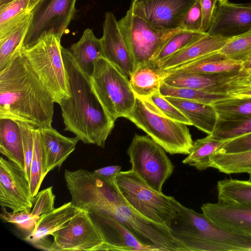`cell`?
I'll use <instances>...</instances> for the list:
<instances>
[{
  "instance_id": "6da1fadb",
  "label": "cell",
  "mask_w": 251,
  "mask_h": 251,
  "mask_svg": "<svg viewBox=\"0 0 251 251\" xmlns=\"http://www.w3.org/2000/svg\"><path fill=\"white\" fill-rule=\"evenodd\" d=\"M54 102L22 50L0 71V118L51 126Z\"/></svg>"
},
{
  "instance_id": "7a4b0ae2",
  "label": "cell",
  "mask_w": 251,
  "mask_h": 251,
  "mask_svg": "<svg viewBox=\"0 0 251 251\" xmlns=\"http://www.w3.org/2000/svg\"><path fill=\"white\" fill-rule=\"evenodd\" d=\"M62 53L70 95L58 103L64 130L75 134L85 144L103 148L115 121L94 93L90 76L76 64L68 49L62 47Z\"/></svg>"
},
{
  "instance_id": "3957f363",
  "label": "cell",
  "mask_w": 251,
  "mask_h": 251,
  "mask_svg": "<svg viewBox=\"0 0 251 251\" xmlns=\"http://www.w3.org/2000/svg\"><path fill=\"white\" fill-rule=\"evenodd\" d=\"M89 213L109 216L123 224L142 244L156 251H187L170 228L145 217L124 199L116 181L106 182L92 201Z\"/></svg>"
},
{
  "instance_id": "277c9868",
  "label": "cell",
  "mask_w": 251,
  "mask_h": 251,
  "mask_svg": "<svg viewBox=\"0 0 251 251\" xmlns=\"http://www.w3.org/2000/svg\"><path fill=\"white\" fill-rule=\"evenodd\" d=\"M169 228L188 251H251V236L223 227L179 202Z\"/></svg>"
},
{
  "instance_id": "5b68a950",
  "label": "cell",
  "mask_w": 251,
  "mask_h": 251,
  "mask_svg": "<svg viewBox=\"0 0 251 251\" xmlns=\"http://www.w3.org/2000/svg\"><path fill=\"white\" fill-rule=\"evenodd\" d=\"M136 97L134 106L126 118L168 153L188 154L193 141L187 125L167 117L149 99Z\"/></svg>"
},
{
  "instance_id": "8992f818",
  "label": "cell",
  "mask_w": 251,
  "mask_h": 251,
  "mask_svg": "<svg viewBox=\"0 0 251 251\" xmlns=\"http://www.w3.org/2000/svg\"><path fill=\"white\" fill-rule=\"evenodd\" d=\"M60 39L50 34L22 49L32 70L58 104L70 96Z\"/></svg>"
},
{
  "instance_id": "52a82bcc",
  "label": "cell",
  "mask_w": 251,
  "mask_h": 251,
  "mask_svg": "<svg viewBox=\"0 0 251 251\" xmlns=\"http://www.w3.org/2000/svg\"><path fill=\"white\" fill-rule=\"evenodd\" d=\"M116 184L128 204L137 212L169 228L178 211V201L159 192L145 183L131 170L120 171Z\"/></svg>"
},
{
  "instance_id": "ba28073f",
  "label": "cell",
  "mask_w": 251,
  "mask_h": 251,
  "mask_svg": "<svg viewBox=\"0 0 251 251\" xmlns=\"http://www.w3.org/2000/svg\"><path fill=\"white\" fill-rule=\"evenodd\" d=\"M90 78L94 93L109 115L114 121L126 118L136 98L129 80L105 57L95 62Z\"/></svg>"
},
{
  "instance_id": "9c48e42d",
  "label": "cell",
  "mask_w": 251,
  "mask_h": 251,
  "mask_svg": "<svg viewBox=\"0 0 251 251\" xmlns=\"http://www.w3.org/2000/svg\"><path fill=\"white\" fill-rule=\"evenodd\" d=\"M164 149L149 136L135 135L127 150L131 170L155 190L172 175L174 166Z\"/></svg>"
},
{
  "instance_id": "30bf717a",
  "label": "cell",
  "mask_w": 251,
  "mask_h": 251,
  "mask_svg": "<svg viewBox=\"0 0 251 251\" xmlns=\"http://www.w3.org/2000/svg\"><path fill=\"white\" fill-rule=\"evenodd\" d=\"M118 25L132 55L134 69L152 62L167 41L180 29L160 30L128 10Z\"/></svg>"
},
{
  "instance_id": "8fae6325",
  "label": "cell",
  "mask_w": 251,
  "mask_h": 251,
  "mask_svg": "<svg viewBox=\"0 0 251 251\" xmlns=\"http://www.w3.org/2000/svg\"><path fill=\"white\" fill-rule=\"evenodd\" d=\"M76 1V0H42L33 10L24 47L32 46L50 34L61 38L74 17Z\"/></svg>"
},
{
  "instance_id": "7c38bea8",
  "label": "cell",
  "mask_w": 251,
  "mask_h": 251,
  "mask_svg": "<svg viewBox=\"0 0 251 251\" xmlns=\"http://www.w3.org/2000/svg\"><path fill=\"white\" fill-rule=\"evenodd\" d=\"M47 251H100L103 240L88 213L82 210L62 228L53 232Z\"/></svg>"
},
{
  "instance_id": "4fadbf2b",
  "label": "cell",
  "mask_w": 251,
  "mask_h": 251,
  "mask_svg": "<svg viewBox=\"0 0 251 251\" xmlns=\"http://www.w3.org/2000/svg\"><path fill=\"white\" fill-rule=\"evenodd\" d=\"M197 0H132L128 10L160 30L179 28Z\"/></svg>"
},
{
  "instance_id": "5bb4252c",
  "label": "cell",
  "mask_w": 251,
  "mask_h": 251,
  "mask_svg": "<svg viewBox=\"0 0 251 251\" xmlns=\"http://www.w3.org/2000/svg\"><path fill=\"white\" fill-rule=\"evenodd\" d=\"M32 199L25 172L17 165L0 158V205L13 213L31 212Z\"/></svg>"
},
{
  "instance_id": "9a60e30c",
  "label": "cell",
  "mask_w": 251,
  "mask_h": 251,
  "mask_svg": "<svg viewBox=\"0 0 251 251\" xmlns=\"http://www.w3.org/2000/svg\"><path fill=\"white\" fill-rule=\"evenodd\" d=\"M100 40L105 58L129 80L134 69V61L119 28L118 21L111 12L105 14Z\"/></svg>"
},
{
  "instance_id": "2e32d148",
  "label": "cell",
  "mask_w": 251,
  "mask_h": 251,
  "mask_svg": "<svg viewBox=\"0 0 251 251\" xmlns=\"http://www.w3.org/2000/svg\"><path fill=\"white\" fill-rule=\"evenodd\" d=\"M251 30V3H219L208 35L232 38Z\"/></svg>"
},
{
  "instance_id": "e0dca14e",
  "label": "cell",
  "mask_w": 251,
  "mask_h": 251,
  "mask_svg": "<svg viewBox=\"0 0 251 251\" xmlns=\"http://www.w3.org/2000/svg\"><path fill=\"white\" fill-rule=\"evenodd\" d=\"M88 214L103 240L100 251H156L140 243L123 224L113 217L100 213Z\"/></svg>"
},
{
  "instance_id": "ac0fdd59",
  "label": "cell",
  "mask_w": 251,
  "mask_h": 251,
  "mask_svg": "<svg viewBox=\"0 0 251 251\" xmlns=\"http://www.w3.org/2000/svg\"><path fill=\"white\" fill-rule=\"evenodd\" d=\"M162 81L168 85L211 93H227L229 83L242 74L235 75H208L181 70L161 71Z\"/></svg>"
},
{
  "instance_id": "d6986e66",
  "label": "cell",
  "mask_w": 251,
  "mask_h": 251,
  "mask_svg": "<svg viewBox=\"0 0 251 251\" xmlns=\"http://www.w3.org/2000/svg\"><path fill=\"white\" fill-rule=\"evenodd\" d=\"M202 213L215 223L226 228L251 236V205L225 203H206Z\"/></svg>"
},
{
  "instance_id": "ffe728a7",
  "label": "cell",
  "mask_w": 251,
  "mask_h": 251,
  "mask_svg": "<svg viewBox=\"0 0 251 251\" xmlns=\"http://www.w3.org/2000/svg\"><path fill=\"white\" fill-rule=\"evenodd\" d=\"M33 12L15 18L0 27V71H2L24 48L25 40L32 19Z\"/></svg>"
},
{
  "instance_id": "44dd1931",
  "label": "cell",
  "mask_w": 251,
  "mask_h": 251,
  "mask_svg": "<svg viewBox=\"0 0 251 251\" xmlns=\"http://www.w3.org/2000/svg\"><path fill=\"white\" fill-rule=\"evenodd\" d=\"M44 155L45 173L58 168L74 151L80 140L77 136L68 137L51 126L40 128Z\"/></svg>"
},
{
  "instance_id": "7402d4cb",
  "label": "cell",
  "mask_w": 251,
  "mask_h": 251,
  "mask_svg": "<svg viewBox=\"0 0 251 251\" xmlns=\"http://www.w3.org/2000/svg\"><path fill=\"white\" fill-rule=\"evenodd\" d=\"M82 210L75 206L71 201L54 208L52 211L41 216L25 238L27 242L37 247L47 240L46 237L65 226Z\"/></svg>"
},
{
  "instance_id": "603a6c76",
  "label": "cell",
  "mask_w": 251,
  "mask_h": 251,
  "mask_svg": "<svg viewBox=\"0 0 251 251\" xmlns=\"http://www.w3.org/2000/svg\"><path fill=\"white\" fill-rule=\"evenodd\" d=\"M231 38L207 33L187 47L163 61L158 67L161 71L175 69L208 53L220 50Z\"/></svg>"
},
{
  "instance_id": "cb8c5ba5",
  "label": "cell",
  "mask_w": 251,
  "mask_h": 251,
  "mask_svg": "<svg viewBox=\"0 0 251 251\" xmlns=\"http://www.w3.org/2000/svg\"><path fill=\"white\" fill-rule=\"evenodd\" d=\"M243 70V63L229 58L219 50L205 54L170 70H181L208 75H235L241 74Z\"/></svg>"
},
{
  "instance_id": "d4e9b609",
  "label": "cell",
  "mask_w": 251,
  "mask_h": 251,
  "mask_svg": "<svg viewBox=\"0 0 251 251\" xmlns=\"http://www.w3.org/2000/svg\"><path fill=\"white\" fill-rule=\"evenodd\" d=\"M191 122L192 126L211 134L217 122V115L212 104H204L172 97H165Z\"/></svg>"
},
{
  "instance_id": "484cf974",
  "label": "cell",
  "mask_w": 251,
  "mask_h": 251,
  "mask_svg": "<svg viewBox=\"0 0 251 251\" xmlns=\"http://www.w3.org/2000/svg\"><path fill=\"white\" fill-rule=\"evenodd\" d=\"M68 49L76 64L89 76L95 62L105 57L100 39L97 38L90 28L85 29L79 40Z\"/></svg>"
},
{
  "instance_id": "4316f807",
  "label": "cell",
  "mask_w": 251,
  "mask_h": 251,
  "mask_svg": "<svg viewBox=\"0 0 251 251\" xmlns=\"http://www.w3.org/2000/svg\"><path fill=\"white\" fill-rule=\"evenodd\" d=\"M0 152L25 171L23 138L17 121L9 118H0Z\"/></svg>"
},
{
  "instance_id": "83f0119b",
  "label": "cell",
  "mask_w": 251,
  "mask_h": 251,
  "mask_svg": "<svg viewBox=\"0 0 251 251\" xmlns=\"http://www.w3.org/2000/svg\"><path fill=\"white\" fill-rule=\"evenodd\" d=\"M163 78L162 72L153 63L151 62L136 68L130 77L129 82L136 97L148 99L160 92Z\"/></svg>"
},
{
  "instance_id": "f1b7e54d",
  "label": "cell",
  "mask_w": 251,
  "mask_h": 251,
  "mask_svg": "<svg viewBox=\"0 0 251 251\" xmlns=\"http://www.w3.org/2000/svg\"><path fill=\"white\" fill-rule=\"evenodd\" d=\"M209 134L206 137L193 142L190 153L182 163L202 171L210 167V158L225 143Z\"/></svg>"
},
{
  "instance_id": "f546056e",
  "label": "cell",
  "mask_w": 251,
  "mask_h": 251,
  "mask_svg": "<svg viewBox=\"0 0 251 251\" xmlns=\"http://www.w3.org/2000/svg\"><path fill=\"white\" fill-rule=\"evenodd\" d=\"M210 167L226 174H251V150L235 153L216 152L210 158Z\"/></svg>"
},
{
  "instance_id": "4dcf8cb0",
  "label": "cell",
  "mask_w": 251,
  "mask_h": 251,
  "mask_svg": "<svg viewBox=\"0 0 251 251\" xmlns=\"http://www.w3.org/2000/svg\"><path fill=\"white\" fill-rule=\"evenodd\" d=\"M219 201L251 205V181L225 179L217 185Z\"/></svg>"
},
{
  "instance_id": "1f68e13d",
  "label": "cell",
  "mask_w": 251,
  "mask_h": 251,
  "mask_svg": "<svg viewBox=\"0 0 251 251\" xmlns=\"http://www.w3.org/2000/svg\"><path fill=\"white\" fill-rule=\"evenodd\" d=\"M212 105L217 115V122L241 120L251 117V98L223 99Z\"/></svg>"
},
{
  "instance_id": "d6a6232c",
  "label": "cell",
  "mask_w": 251,
  "mask_h": 251,
  "mask_svg": "<svg viewBox=\"0 0 251 251\" xmlns=\"http://www.w3.org/2000/svg\"><path fill=\"white\" fill-rule=\"evenodd\" d=\"M46 175L40 129L35 126L33 153L30 164L29 180L30 192L33 198L39 192Z\"/></svg>"
},
{
  "instance_id": "836d02e7",
  "label": "cell",
  "mask_w": 251,
  "mask_h": 251,
  "mask_svg": "<svg viewBox=\"0 0 251 251\" xmlns=\"http://www.w3.org/2000/svg\"><path fill=\"white\" fill-rule=\"evenodd\" d=\"M206 34L202 32L180 29L164 44L152 62L157 67L166 59L190 45Z\"/></svg>"
},
{
  "instance_id": "e575fe53",
  "label": "cell",
  "mask_w": 251,
  "mask_h": 251,
  "mask_svg": "<svg viewBox=\"0 0 251 251\" xmlns=\"http://www.w3.org/2000/svg\"><path fill=\"white\" fill-rule=\"evenodd\" d=\"M159 91L164 97L178 98L208 104L231 98L227 93H211L186 88L175 87L168 85L163 81Z\"/></svg>"
},
{
  "instance_id": "d590c367",
  "label": "cell",
  "mask_w": 251,
  "mask_h": 251,
  "mask_svg": "<svg viewBox=\"0 0 251 251\" xmlns=\"http://www.w3.org/2000/svg\"><path fill=\"white\" fill-rule=\"evenodd\" d=\"M229 58L244 63L251 58V30L232 37L219 50Z\"/></svg>"
},
{
  "instance_id": "8d00e7d4",
  "label": "cell",
  "mask_w": 251,
  "mask_h": 251,
  "mask_svg": "<svg viewBox=\"0 0 251 251\" xmlns=\"http://www.w3.org/2000/svg\"><path fill=\"white\" fill-rule=\"evenodd\" d=\"M251 132V117L247 119L230 121L217 122L211 135L222 140H230Z\"/></svg>"
},
{
  "instance_id": "74e56055",
  "label": "cell",
  "mask_w": 251,
  "mask_h": 251,
  "mask_svg": "<svg viewBox=\"0 0 251 251\" xmlns=\"http://www.w3.org/2000/svg\"><path fill=\"white\" fill-rule=\"evenodd\" d=\"M42 0H13L0 7V27L22 15L33 12Z\"/></svg>"
},
{
  "instance_id": "f35d334b",
  "label": "cell",
  "mask_w": 251,
  "mask_h": 251,
  "mask_svg": "<svg viewBox=\"0 0 251 251\" xmlns=\"http://www.w3.org/2000/svg\"><path fill=\"white\" fill-rule=\"evenodd\" d=\"M55 199L52 186L39 191L32 199V216L37 221L41 216L52 211L55 208Z\"/></svg>"
},
{
  "instance_id": "ab89813d",
  "label": "cell",
  "mask_w": 251,
  "mask_h": 251,
  "mask_svg": "<svg viewBox=\"0 0 251 251\" xmlns=\"http://www.w3.org/2000/svg\"><path fill=\"white\" fill-rule=\"evenodd\" d=\"M17 122L21 130L23 138L25 165V175L26 179L29 181L30 164L33 153L34 129L35 126L26 123Z\"/></svg>"
},
{
  "instance_id": "60d3db41",
  "label": "cell",
  "mask_w": 251,
  "mask_h": 251,
  "mask_svg": "<svg viewBox=\"0 0 251 251\" xmlns=\"http://www.w3.org/2000/svg\"><path fill=\"white\" fill-rule=\"evenodd\" d=\"M148 99L169 118L187 126H192L191 122L181 112L170 102L160 92L153 94Z\"/></svg>"
},
{
  "instance_id": "b9f144b4",
  "label": "cell",
  "mask_w": 251,
  "mask_h": 251,
  "mask_svg": "<svg viewBox=\"0 0 251 251\" xmlns=\"http://www.w3.org/2000/svg\"><path fill=\"white\" fill-rule=\"evenodd\" d=\"M2 212L0 216L4 222L15 225L19 228L28 230H32L37 220L34 218L30 212L27 211L17 213L8 212L5 207H1Z\"/></svg>"
},
{
  "instance_id": "7bdbcfd3",
  "label": "cell",
  "mask_w": 251,
  "mask_h": 251,
  "mask_svg": "<svg viewBox=\"0 0 251 251\" xmlns=\"http://www.w3.org/2000/svg\"><path fill=\"white\" fill-rule=\"evenodd\" d=\"M202 21L201 9L197 0L185 14L179 28L183 30L201 32Z\"/></svg>"
},
{
  "instance_id": "ee69618b",
  "label": "cell",
  "mask_w": 251,
  "mask_h": 251,
  "mask_svg": "<svg viewBox=\"0 0 251 251\" xmlns=\"http://www.w3.org/2000/svg\"><path fill=\"white\" fill-rule=\"evenodd\" d=\"M227 94L233 98H251V79L242 74L229 83Z\"/></svg>"
},
{
  "instance_id": "f6af8a7d",
  "label": "cell",
  "mask_w": 251,
  "mask_h": 251,
  "mask_svg": "<svg viewBox=\"0 0 251 251\" xmlns=\"http://www.w3.org/2000/svg\"><path fill=\"white\" fill-rule=\"evenodd\" d=\"M250 150H251V132L226 140L217 152L235 153Z\"/></svg>"
},
{
  "instance_id": "bcb514c9",
  "label": "cell",
  "mask_w": 251,
  "mask_h": 251,
  "mask_svg": "<svg viewBox=\"0 0 251 251\" xmlns=\"http://www.w3.org/2000/svg\"><path fill=\"white\" fill-rule=\"evenodd\" d=\"M201 9L202 21L201 31L206 33L214 17L218 0H198Z\"/></svg>"
},
{
  "instance_id": "7dc6e473",
  "label": "cell",
  "mask_w": 251,
  "mask_h": 251,
  "mask_svg": "<svg viewBox=\"0 0 251 251\" xmlns=\"http://www.w3.org/2000/svg\"><path fill=\"white\" fill-rule=\"evenodd\" d=\"M121 170L120 166L112 165L97 169L93 172L97 176L104 180H113L116 179L117 175Z\"/></svg>"
},
{
  "instance_id": "c3c4849f",
  "label": "cell",
  "mask_w": 251,
  "mask_h": 251,
  "mask_svg": "<svg viewBox=\"0 0 251 251\" xmlns=\"http://www.w3.org/2000/svg\"><path fill=\"white\" fill-rule=\"evenodd\" d=\"M243 73H246L251 70V58L243 63Z\"/></svg>"
},
{
  "instance_id": "681fc988",
  "label": "cell",
  "mask_w": 251,
  "mask_h": 251,
  "mask_svg": "<svg viewBox=\"0 0 251 251\" xmlns=\"http://www.w3.org/2000/svg\"><path fill=\"white\" fill-rule=\"evenodd\" d=\"M13 0H0V7L4 5Z\"/></svg>"
},
{
  "instance_id": "f907efd6",
  "label": "cell",
  "mask_w": 251,
  "mask_h": 251,
  "mask_svg": "<svg viewBox=\"0 0 251 251\" xmlns=\"http://www.w3.org/2000/svg\"><path fill=\"white\" fill-rule=\"evenodd\" d=\"M245 74L246 75V77L250 79L251 77V70L245 73Z\"/></svg>"
},
{
  "instance_id": "816d5d0a",
  "label": "cell",
  "mask_w": 251,
  "mask_h": 251,
  "mask_svg": "<svg viewBox=\"0 0 251 251\" xmlns=\"http://www.w3.org/2000/svg\"><path fill=\"white\" fill-rule=\"evenodd\" d=\"M219 3H225L228 1V0H218Z\"/></svg>"
},
{
  "instance_id": "f5cc1de1",
  "label": "cell",
  "mask_w": 251,
  "mask_h": 251,
  "mask_svg": "<svg viewBox=\"0 0 251 251\" xmlns=\"http://www.w3.org/2000/svg\"><path fill=\"white\" fill-rule=\"evenodd\" d=\"M250 79H251V77Z\"/></svg>"
}]
</instances>
